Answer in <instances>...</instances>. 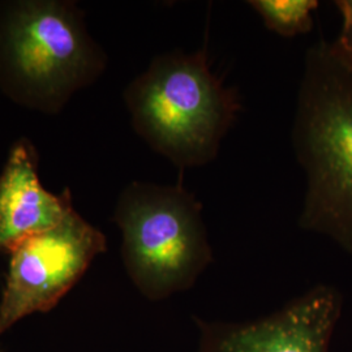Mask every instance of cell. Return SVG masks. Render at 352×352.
Wrapping results in <instances>:
<instances>
[{"label":"cell","instance_id":"cell-8","mask_svg":"<svg viewBox=\"0 0 352 352\" xmlns=\"http://www.w3.org/2000/svg\"><path fill=\"white\" fill-rule=\"evenodd\" d=\"M248 4L270 32L286 38L309 33L318 8L317 0H251Z\"/></svg>","mask_w":352,"mask_h":352},{"label":"cell","instance_id":"cell-2","mask_svg":"<svg viewBox=\"0 0 352 352\" xmlns=\"http://www.w3.org/2000/svg\"><path fill=\"white\" fill-rule=\"evenodd\" d=\"M124 101L136 133L179 168L213 162L241 109L238 91L212 72L206 49L155 56Z\"/></svg>","mask_w":352,"mask_h":352},{"label":"cell","instance_id":"cell-5","mask_svg":"<svg viewBox=\"0 0 352 352\" xmlns=\"http://www.w3.org/2000/svg\"><path fill=\"white\" fill-rule=\"evenodd\" d=\"M106 250L103 232L75 209L58 226L20 243L0 302V336L26 316L52 309Z\"/></svg>","mask_w":352,"mask_h":352},{"label":"cell","instance_id":"cell-3","mask_svg":"<svg viewBox=\"0 0 352 352\" xmlns=\"http://www.w3.org/2000/svg\"><path fill=\"white\" fill-rule=\"evenodd\" d=\"M107 56L72 1L0 4V90L39 113H60L104 72Z\"/></svg>","mask_w":352,"mask_h":352},{"label":"cell","instance_id":"cell-6","mask_svg":"<svg viewBox=\"0 0 352 352\" xmlns=\"http://www.w3.org/2000/svg\"><path fill=\"white\" fill-rule=\"evenodd\" d=\"M343 298L318 285L270 315L244 322L195 318L197 352H330Z\"/></svg>","mask_w":352,"mask_h":352},{"label":"cell","instance_id":"cell-9","mask_svg":"<svg viewBox=\"0 0 352 352\" xmlns=\"http://www.w3.org/2000/svg\"><path fill=\"white\" fill-rule=\"evenodd\" d=\"M336 7L342 17V32L352 29V0H337Z\"/></svg>","mask_w":352,"mask_h":352},{"label":"cell","instance_id":"cell-10","mask_svg":"<svg viewBox=\"0 0 352 352\" xmlns=\"http://www.w3.org/2000/svg\"><path fill=\"white\" fill-rule=\"evenodd\" d=\"M336 42L352 64V29L346 30V32H340V37L336 39Z\"/></svg>","mask_w":352,"mask_h":352},{"label":"cell","instance_id":"cell-7","mask_svg":"<svg viewBox=\"0 0 352 352\" xmlns=\"http://www.w3.org/2000/svg\"><path fill=\"white\" fill-rule=\"evenodd\" d=\"M72 209L69 189L54 195L41 184L33 142L17 140L0 175V254L58 226Z\"/></svg>","mask_w":352,"mask_h":352},{"label":"cell","instance_id":"cell-4","mask_svg":"<svg viewBox=\"0 0 352 352\" xmlns=\"http://www.w3.org/2000/svg\"><path fill=\"white\" fill-rule=\"evenodd\" d=\"M126 273L149 300L192 289L213 263L201 202L182 184L132 182L118 197Z\"/></svg>","mask_w":352,"mask_h":352},{"label":"cell","instance_id":"cell-1","mask_svg":"<svg viewBox=\"0 0 352 352\" xmlns=\"http://www.w3.org/2000/svg\"><path fill=\"white\" fill-rule=\"evenodd\" d=\"M292 145L307 176L299 226L352 253V64L336 41L305 52Z\"/></svg>","mask_w":352,"mask_h":352}]
</instances>
